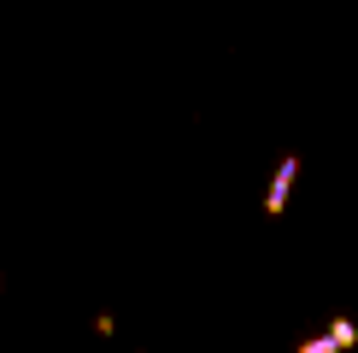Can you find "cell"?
Returning a JSON list of instances; mask_svg holds the SVG:
<instances>
[{"instance_id": "1", "label": "cell", "mask_w": 358, "mask_h": 353, "mask_svg": "<svg viewBox=\"0 0 358 353\" xmlns=\"http://www.w3.org/2000/svg\"><path fill=\"white\" fill-rule=\"evenodd\" d=\"M294 183H300V153H282V165H276V176H271V188H264V218H282V212H288Z\"/></svg>"}, {"instance_id": "2", "label": "cell", "mask_w": 358, "mask_h": 353, "mask_svg": "<svg viewBox=\"0 0 358 353\" xmlns=\"http://www.w3.org/2000/svg\"><path fill=\"white\" fill-rule=\"evenodd\" d=\"M329 342H335L341 353H352V347H358V324H352V318H335V324H329Z\"/></svg>"}, {"instance_id": "3", "label": "cell", "mask_w": 358, "mask_h": 353, "mask_svg": "<svg viewBox=\"0 0 358 353\" xmlns=\"http://www.w3.org/2000/svg\"><path fill=\"white\" fill-rule=\"evenodd\" d=\"M294 353H341V347L329 342V330H323V335H311V342H300V347H294Z\"/></svg>"}, {"instance_id": "4", "label": "cell", "mask_w": 358, "mask_h": 353, "mask_svg": "<svg viewBox=\"0 0 358 353\" xmlns=\"http://www.w3.org/2000/svg\"><path fill=\"white\" fill-rule=\"evenodd\" d=\"M0 294H6V277H0Z\"/></svg>"}]
</instances>
